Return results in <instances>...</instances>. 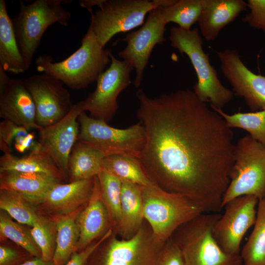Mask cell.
I'll list each match as a JSON object with an SVG mask.
<instances>
[{
  "label": "cell",
  "mask_w": 265,
  "mask_h": 265,
  "mask_svg": "<svg viewBox=\"0 0 265 265\" xmlns=\"http://www.w3.org/2000/svg\"><path fill=\"white\" fill-rule=\"evenodd\" d=\"M136 96L146 133L139 160L150 179L218 213L234 162L231 128L190 90L151 98L140 88Z\"/></svg>",
  "instance_id": "cell-1"
},
{
  "label": "cell",
  "mask_w": 265,
  "mask_h": 265,
  "mask_svg": "<svg viewBox=\"0 0 265 265\" xmlns=\"http://www.w3.org/2000/svg\"><path fill=\"white\" fill-rule=\"evenodd\" d=\"M111 52L101 45L89 26L76 52L58 62H54L47 54L38 55L35 59L36 70L55 78L72 89H82L97 81L106 70L111 61Z\"/></svg>",
  "instance_id": "cell-2"
},
{
  "label": "cell",
  "mask_w": 265,
  "mask_h": 265,
  "mask_svg": "<svg viewBox=\"0 0 265 265\" xmlns=\"http://www.w3.org/2000/svg\"><path fill=\"white\" fill-rule=\"evenodd\" d=\"M197 28L186 30L179 26L170 28L168 36L171 46L189 58L198 81L193 92L212 108L222 109L233 98V93L225 87L218 78L215 68L210 64L209 54L204 52L203 39Z\"/></svg>",
  "instance_id": "cell-3"
},
{
  "label": "cell",
  "mask_w": 265,
  "mask_h": 265,
  "mask_svg": "<svg viewBox=\"0 0 265 265\" xmlns=\"http://www.w3.org/2000/svg\"><path fill=\"white\" fill-rule=\"evenodd\" d=\"M220 215L202 213L172 235L182 251L185 265H243L240 255L225 252L213 237V228Z\"/></svg>",
  "instance_id": "cell-4"
},
{
  "label": "cell",
  "mask_w": 265,
  "mask_h": 265,
  "mask_svg": "<svg viewBox=\"0 0 265 265\" xmlns=\"http://www.w3.org/2000/svg\"><path fill=\"white\" fill-rule=\"evenodd\" d=\"M142 189L144 220L160 242L165 243L179 227L204 213L187 197L156 185Z\"/></svg>",
  "instance_id": "cell-5"
},
{
  "label": "cell",
  "mask_w": 265,
  "mask_h": 265,
  "mask_svg": "<svg viewBox=\"0 0 265 265\" xmlns=\"http://www.w3.org/2000/svg\"><path fill=\"white\" fill-rule=\"evenodd\" d=\"M72 0H36L29 4L20 1V10L12 19L18 46L27 70L45 31L55 23L67 26L70 13L63 3Z\"/></svg>",
  "instance_id": "cell-6"
},
{
  "label": "cell",
  "mask_w": 265,
  "mask_h": 265,
  "mask_svg": "<svg viewBox=\"0 0 265 265\" xmlns=\"http://www.w3.org/2000/svg\"><path fill=\"white\" fill-rule=\"evenodd\" d=\"M234 159L222 208L239 196L252 195L259 200L265 196V145L247 134L235 145Z\"/></svg>",
  "instance_id": "cell-7"
},
{
  "label": "cell",
  "mask_w": 265,
  "mask_h": 265,
  "mask_svg": "<svg viewBox=\"0 0 265 265\" xmlns=\"http://www.w3.org/2000/svg\"><path fill=\"white\" fill-rule=\"evenodd\" d=\"M165 243L157 241L148 223H143L129 239H119L113 232L92 254L86 265H158Z\"/></svg>",
  "instance_id": "cell-8"
},
{
  "label": "cell",
  "mask_w": 265,
  "mask_h": 265,
  "mask_svg": "<svg viewBox=\"0 0 265 265\" xmlns=\"http://www.w3.org/2000/svg\"><path fill=\"white\" fill-rule=\"evenodd\" d=\"M78 120V141L98 150L105 157L120 155L139 159L146 139L145 129L139 122L126 129H118L84 111Z\"/></svg>",
  "instance_id": "cell-9"
},
{
  "label": "cell",
  "mask_w": 265,
  "mask_h": 265,
  "mask_svg": "<svg viewBox=\"0 0 265 265\" xmlns=\"http://www.w3.org/2000/svg\"><path fill=\"white\" fill-rule=\"evenodd\" d=\"M158 7L157 0H103L91 14L89 27L105 48L115 35L143 25L147 14Z\"/></svg>",
  "instance_id": "cell-10"
},
{
  "label": "cell",
  "mask_w": 265,
  "mask_h": 265,
  "mask_svg": "<svg viewBox=\"0 0 265 265\" xmlns=\"http://www.w3.org/2000/svg\"><path fill=\"white\" fill-rule=\"evenodd\" d=\"M109 67L98 78L95 89L81 101L83 111L90 116L108 122L111 120L119 106L117 98L132 83L130 74L133 68L110 53Z\"/></svg>",
  "instance_id": "cell-11"
},
{
  "label": "cell",
  "mask_w": 265,
  "mask_h": 265,
  "mask_svg": "<svg viewBox=\"0 0 265 265\" xmlns=\"http://www.w3.org/2000/svg\"><path fill=\"white\" fill-rule=\"evenodd\" d=\"M259 199L243 195L229 201L224 206L212 230L214 238L226 253L240 255L241 240L255 223Z\"/></svg>",
  "instance_id": "cell-12"
},
{
  "label": "cell",
  "mask_w": 265,
  "mask_h": 265,
  "mask_svg": "<svg viewBox=\"0 0 265 265\" xmlns=\"http://www.w3.org/2000/svg\"><path fill=\"white\" fill-rule=\"evenodd\" d=\"M24 82L34 102L39 128L56 123L72 109L69 92L55 78L42 73L29 76Z\"/></svg>",
  "instance_id": "cell-13"
},
{
  "label": "cell",
  "mask_w": 265,
  "mask_h": 265,
  "mask_svg": "<svg viewBox=\"0 0 265 265\" xmlns=\"http://www.w3.org/2000/svg\"><path fill=\"white\" fill-rule=\"evenodd\" d=\"M166 25L158 7L149 12L146 21L140 28L127 33L120 39L127 46L118 53V56L135 69L133 84L136 87L141 84L144 70L154 48L166 41Z\"/></svg>",
  "instance_id": "cell-14"
},
{
  "label": "cell",
  "mask_w": 265,
  "mask_h": 265,
  "mask_svg": "<svg viewBox=\"0 0 265 265\" xmlns=\"http://www.w3.org/2000/svg\"><path fill=\"white\" fill-rule=\"evenodd\" d=\"M84 112L81 101L74 104L62 119L51 126L40 128L38 142L68 179V163L70 153L79 134L78 117ZM85 112V111H84Z\"/></svg>",
  "instance_id": "cell-15"
},
{
  "label": "cell",
  "mask_w": 265,
  "mask_h": 265,
  "mask_svg": "<svg viewBox=\"0 0 265 265\" xmlns=\"http://www.w3.org/2000/svg\"><path fill=\"white\" fill-rule=\"evenodd\" d=\"M217 54L222 73L236 94L244 99L251 110L265 109V76L250 71L235 50L226 49Z\"/></svg>",
  "instance_id": "cell-16"
},
{
  "label": "cell",
  "mask_w": 265,
  "mask_h": 265,
  "mask_svg": "<svg viewBox=\"0 0 265 265\" xmlns=\"http://www.w3.org/2000/svg\"><path fill=\"white\" fill-rule=\"evenodd\" d=\"M36 116L34 102L24 80L9 78L0 67V117L29 131L40 128Z\"/></svg>",
  "instance_id": "cell-17"
},
{
  "label": "cell",
  "mask_w": 265,
  "mask_h": 265,
  "mask_svg": "<svg viewBox=\"0 0 265 265\" xmlns=\"http://www.w3.org/2000/svg\"><path fill=\"white\" fill-rule=\"evenodd\" d=\"M76 222L80 231L78 251L85 249L112 228L107 210L102 199L97 176L94 178L91 197L78 213Z\"/></svg>",
  "instance_id": "cell-18"
},
{
  "label": "cell",
  "mask_w": 265,
  "mask_h": 265,
  "mask_svg": "<svg viewBox=\"0 0 265 265\" xmlns=\"http://www.w3.org/2000/svg\"><path fill=\"white\" fill-rule=\"evenodd\" d=\"M94 178L58 184L48 192L41 204L54 216L72 213L89 202L93 192Z\"/></svg>",
  "instance_id": "cell-19"
},
{
  "label": "cell",
  "mask_w": 265,
  "mask_h": 265,
  "mask_svg": "<svg viewBox=\"0 0 265 265\" xmlns=\"http://www.w3.org/2000/svg\"><path fill=\"white\" fill-rule=\"evenodd\" d=\"M62 181L43 173L0 171V189L16 191L32 205L41 204L48 192Z\"/></svg>",
  "instance_id": "cell-20"
},
{
  "label": "cell",
  "mask_w": 265,
  "mask_h": 265,
  "mask_svg": "<svg viewBox=\"0 0 265 265\" xmlns=\"http://www.w3.org/2000/svg\"><path fill=\"white\" fill-rule=\"evenodd\" d=\"M247 7V2L243 0H203L197 22L200 33L206 41L214 40L222 29Z\"/></svg>",
  "instance_id": "cell-21"
},
{
  "label": "cell",
  "mask_w": 265,
  "mask_h": 265,
  "mask_svg": "<svg viewBox=\"0 0 265 265\" xmlns=\"http://www.w3.org/2000/svg\"><path fill=\"white\" fill-rule=\"evenodd\" d=\"M144 220L142 186L122 181L121 220L116 233L122 239H129L141 228Z\"/></svg>",
  "instance_id": "cell-22"
},
{
  "label": "cell",
  "mask_w": 265,
  "mask_h": 265,
  "mask_svg": "<svg viewBox=\"0 0 265 265\" xmlns=\"http://www.w3.org/2000/svg\"><path fill=\"white\" fill-rule=\"evenodd\" d=\"M15 171L43 173L62 180L67 179L52 158L41 148L39 142L29 153L18 157L12 152L4 153L0 158V171Z\"/></svg>",
  "instance_id": "cell-23"
},
{
  "label": "cell",
  "mask_w": 265,
  "mask_h": 265,
  "mask_svg": "<svg viewBox=\"0 0 265 265\" xmlns=\"http://www.w3.org/2000/svg\"><path fill=\"white\" fill-rule=\"evenodd\" d=\"M0 67L12 75L27 70L4 0H0Z\"/></svg>",
  "instance_id": "cell-24"
},
{
  "label": "cell",
  "mask_w": 265,
  "mask_h": 265,
  "mask_svg": "<svg viewBox=\"0 0 265 265\" xmlns=\"http://www.w3.org/2000/svg\"><path fill=\"white\" fill-rule=\"evenodd\" d=\"M105 157L98 150L78 140L68 159L69 182L93 179L97 176L103 170Z\"/></svg>",
  "instance_id": "cell-25"
},
{
  "label": "cell",
  "mask_w": 265,
  "mask_h": 265,
  "mask_svg": "<svg viewBox=\"0 0 265 265\" xmlns=\"http://www.w3.org/2000/svg\"><path fill=\"white\" fill-rule=\"evenodd\" d=\"M83 208L70 214L53 218L57 228L56 249L53 259L54 265H65L73 254L78 251L80 231L76 218Z\"/></svg>",
  "instance_id": "cell-26"
},
{
  "label": "cell",
  "mask_w": 265,
  "mask_h": 265,
  "mask_svg": "<svg viewBox=\"0 0 265 265\" xmlns=\"http://www.w3.org/2000/svg\"><path fill=\"white\" fill-rule=\"evenodd\" d=\"M103 170H106L121 181L129 182L142 186L156 184L150 179L138 159L113 155L105 157Z\"/></svg>",
  "instance_id": "cell-27"
},
{
  "label": "cell",
  "mask_w": 265,
  "mask_h": 265,
  "mask_svg": "<svg viewBox=\"0 0 265 265\" xmlns=\"http://www.w3.org/2000/svg\"><path fill=\"white\" fill-rule=\"evenodd\" d=\"M240 255L243 265H265V196L259 200L256 221Z\"/></svg>",
  "instance_id": "cell-28"
},
{
  "label": "cell",
  "mask_w": 265,
  "mask_h": 265,
  "mask_svg": "<svg viewBox=\"0 0 265 265\" xmlns=\"http://www.w3.org/2000/svg\"><path fill=\"white\" fill-rule=\"evenodd\" d=\"M97 177L102 199L107 210L111 228L116 233L121 220L122 181L105 170H103Z\"/></svg>",
  "instance_id": "cell-29"
},
{
  "label": "cell",
  "mask_w": 265,
  "mask_h": 265,
  "mask_svg": "<svg viewBox=\"0 0 265 265\" xmlns=\"http://www.w3.org/2000/svg\"><path fill=\"white\" fill-rule=\"evenodd\" d=\"M202 8L203 0H175L169 6L159 7L160 17L166 24L174 23L186 30H190L198 22Z\"/></svg>",
  "instance_id": "cell-30"
},
{
  "label": "cell",
  "mask_w": 265,
  "mask_h": 265,
  "mask_svg": "<svg viewBox=\"0 0 265 265\" xmlns=\"http://www.w3.org/2000/svg\"><path fill=\"white\" fill-rule=\"evenodd\" d=\"M0 209L17 222L32 227L39 214L29 203L18 192L0 190Z\"/></svg>",
  "instance_id": "cell-31"
},
{
  "label": "cell",
  "mask_w": 265,
  "mask_h": 265,
  "mask_svg": "<svg viewBox=\"0 0 265 265\" xmlns=\"http://www.w3.org/2000/svg\"><path fill=\"white\" fill-rule=\"evenodd\" d=\"M212 109L223 118L229 127L243 129L253 139L265 145V109L252 112H238L231 115L221 109Z\"/></svg>",
  "instance_id": "cell-32"
},
{
  "label": "cell",
  "mask_w": 265,
  "mask_h": 265,
  "mask_svg": "<svg viewBox=\"0 0 265 265\" xmlns=\"http://www.w3.org/2000/svg\"><path fill=\"white\" fill-rule=\"evenodd\" d=\"M0 234L1 237L12 240L32 256L41 258V252L34 241L30 229L14 221L2 210L0 212Z\"/></svg>",
  "instance_id": "cell-33"
},
{
  "label": "cell",
  "mask_w": 265,
  "mask_h": 265,
  "mask_svg": "<svg viewBox=\"0 0 265 265\" xmlns=\"http://www.w3.org/2000/svg\"><path fill=\"white\" fill-rule=\"evenodd\" d=\"M31 235L45 261L53 260L56 245L57 228L55 221L40 215L30 229Z\"/></svg>",
  "instance_id": "cell-34"
},
{
  "label": "cell",
  "mask_w": 265,
  "mask_h": 265,
  "mask_svg": "<svg viewBox=\"0 0 265 265\" xmlns=\"http://www.w3.org/2000/svg\"><path fill=\"white\" fill-rule=\"evenodd\" d=\"M26 128L14 123L3 120L0 123V143H3L11 149L14 145L19 153L32 150L38 141L35 140V135L29 132Z\"/></svg>",
  "instance_id": "cell-35"
},
{
  "label": "cell",
  "mask_w": 265,
  "mask_h": 265,
  "mask_svg": "<svg viewBox=\"0 0 265 265\" xmlns=\"http://www.w3.org/2000/svg\"><path fill=\"white\" fill-rule=\"evenodd\" d=\"M247 3L250 11L246 14L242 21L252 27L262 30L265 33V0H248Z\"/></svg>",
  "instance_id": "cell-36"
},
{
  "label": "cell",
  "mask_w": 265,
  "mask_h": 265,
  "mask_svg": "<svg viewBox=\"0 0 265 265\" xmlns=\"http://www.w3.org/2000/svg\"><path fill=\"white\" fill-rule=\"evenodd\" d=\"M158 265H185L182 251L171 237L165 243Z\"/></svg>",
  "instance_id": "cell-37"
},
{
  "label": "cell",
  "mask_w": 265,
  "mask_h": 265,
  "mask_svg": "<svg viewBox=\"0 0 265 265\" xmlns=\"http://www.w3.org/2000/svg\"><path fill=\"white\" fill-rule=\"evenodd\" d=\"M32 257L25 250L3 245L0 246V265H19Z\"/></svg>",
  "instance_id": "cell-38"
},
{
  "label": "cell",
  "mask_w": 265,
  "mask_h": 265,
  "mask_svg": "<svg viewBox=\"0 0 265 265\" xmlns=\"http://www.w3.org/2000/svg\"><path fill=\"white\" fill-rule=\"evenodd\" d=\"M113 233L110 228L105 235L94 243H92L85 249L75 252L65 265H86L87 261L95 250Z\"/></svg>",
  "instance_id": "cell-39"
},
{
  "label": "cell",
  "mask_w": 265,
  "mask_h": 265,
  "mask_svg": "<svg viewBox=\"0 0 265 265\" xmlns=\"http://www.w3.org/2000/svg\"><path fill=\"white\" fill-rule=\"evenodd\" d=\"M103 1V0H79V3L81 7L86 8L92 14L93 7L96 6L99 7Z\"/></svg>",
  "instance_id": "cell-40"
},
{
  "label": "cell",
  "mask_w": 265,
  "mask_h": 265,
  "mask_svg": "<svg viewBox=\"0 0 265 265\" xmlns=\"http://www.w3.org/2000/svg\"><path fill=\"white\" fill-rule=\"evenodd\" d=\"M19 265H54L53 260L45 261L41 258L33 257Z\"/></svg>",
  "instance_id": "cell-41"
}]
</instances>
